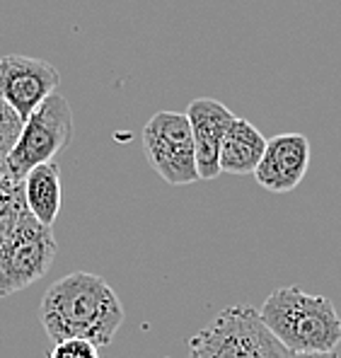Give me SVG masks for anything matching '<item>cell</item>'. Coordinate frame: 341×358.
Listing matches in <instances>:
<instances>
[{"instance_id": "1", "label": "cell", "mask_w": 341, "mask_h": 358, "mask_svg": "<svg viewBox=\"0 0 341 358\" xmlns=\"http://www.w3.org/2000/svg\"><path fill=\"white\" fill-rule=\"evenodd\" d=\"M39 317L54 344L85 339L99 349L112 344L124 324V305L102 276L73 271L46 288Z\"/></svg>"}, {"instance_id": "2", "label": "cell", "mask_w": 341, "mask_h": 358, "mask_svg": "<svg viewBox=\"0 0 341 358\" xmlns=\"http://www.w3.org/2000/svg\"><path fill=\"white\" fill-rule=\"evenodd\" d=\"M261 322L293 356L334 354L341 344V317L327 296H312L300 286L269 293L259 310Z\"/></svg>"}, {"instance_id": "3", "label": "cell", "mask_w": 341, "mask_h": 358, "mask_svg": "<svg viewBox=\"0 0 341 358\" xmlns=\"http://www.w3.org/2000/svg\"><path fill=\"white\" fill-rule=\"evenodd\" d=\"M189 358H293L249 305H230L189 339Z\"/></svg>"}, {"instance_id": "4", "label": "cell", "mask_w": 341, "mask_h": 358, "mask_svg": "<svg viewBox=\"0 0 341 358\" xmlns=\"http://www.w3.org/2000/svg\"><path fill=\"white\" fill-rule=\"evenodd\" d=\"M73 138V109L63 94L54 92L24 121L3 167L15 179H24L34 167L54 162Z\"/></svg>"}, {"instance_id": "5", "label": "cell", "mask_w": 341, "mask_h": 358, "mask_svg": "<svg viewBox=\"0 0 341 358\" xmlns=\"http://www.w3.org/2000/svg\"><path fill=\"white\" fill-rule=\"evenodd\" d=\"M56 238L31 213L20 220L8 240L0 245V298L29 288L51 268L56 259Z\"/></svg>"}, {"instance_id": "6", "label": "cell", "mask_w": 341, "mask_h": 358, "mask_svg": "<svg viewBox=\"0 0 341 358\" xmlns=\"http://www.w3.org/2000/svg\"><path fill=\"white\" fill-rule=\"evenodd\" d=\"M143 150L150 167L172 187H187V184L201 182L187 114H153L143 129Z\"/></svg>"}, {"instance_id": "7", "label": "cell", "mask_w": 341, "mask_h": 358, "mask_svg": "<svg viewBox=\"0 0 341 358\" xmlns=\"http://www.w3.org/2000/svg\"><path fill=\"white\" fill-rule=\"evenodd\" d=\"M61 85V73L44 59L8 54L0 59V99L27 121Z\"/></svg>"}, {"instance_id": "8", "label": "cell", "mask_w": 341, "mask_h": 358, "mask_svg": "<svg viewBox=\"0 0 341 358\" xmlns=\"http://www.w3.org/2000/svg\"><path fill=\"white\" fill-rule=\"evenodd\" d=\"M310 157L312 148L307 136L279 134L274 138H266L264 155L254 170L256 184L274 194L293 192L305 179Z\"/></svg>"}, {"instance_id": "9", "label": "cell", "mask_w": 341, "mask_h": 358, "mask_svg": "<svg viewBox=\"0 0 341 358\" xmlns=\"http://www.w3.org/2000/svg\"><path fill=\"white\" fill-rule=\"evenodd\" d=\"M187 119L194 136L198 179H203V182L216 179L220 175V145H223V138L228 134L230 124L235 121V114L223 102H218V99L198 97L194 102H189Z\"/></svg>"}, {"instance_id": "10", "label": "cell", "mask_w": 341, "mask_h": 358, "mask_svg": "<svg viewBox=\"0 0 341 358\" xmlns=\"http://www.w3.org/2000/svg\"><path fill=\"white\" fill-rule=\"evenodd\" d=\"M266 148V138L252 121L235 117L220 145L218 165L225 175H254Z\"/></svg>"}, {"instance_id": "11", "label": "cell", "mask_w": 341, "mask_h": 358, "mask_svg": "<svg viewBox=\"0 0 341 358\" xmlns=\"http://www.w3.org/2000/svg\"><path fill=\"white\" fill-rule=\"evenodd\" d=\"M22 184L29 213L41 225L51 228L61 210V167L56 162H46V165L34 167L22 179Z\"/></svg>"}, {"instance_id": "12", "label": "cell", "mask_w": 341, "mask_h": 358, "mask_svg": "<svg viewBox=\"0 0 341 358\" xmlns=\"http://www.w3.org/2000/svg\"><path fill=\"white\" fill-rule=\"evenodd\" d=\"M29 213L24 201V184L22 179L8 175L0 165V245L13 235V230L20 225V220Z\"/></svg>"}, {"instance_id": "13", "label": "cell", "mask_w": 341, "mask_h": 358, "mask_svg": "<svg viewBox=\"0 0 341 358\" xmlns=\"http://www.w3.org/2000/svg\"><path fill=\"white\" fill-rule=\"evenodd\" d=\"M20 129H22V121H20L17 114L0 99V165L5 162L8 152L13 150L15 141H17V136H20Z\"/></svg>"}, {"instance_id": "14", "label": "cell", "mask_w": 341, "mask_h": 358, "mask_svg": "<svg viewBox=\"0 0 341 358\" xmlns=\"http://www.w3.org/2000/svg\"><path fill=\"white\" fill-rule=\"evenodd\" d=\"M49 358H99V349L85 339H66L54 344Z\"/></svg>"}, {"instance_id": "15", "label": "cell", "mask_w": 341, "mask_h": 358, "mask_svg": "<svg viewBox=\"0 0 341 358\" xmlns=\"http://www.w3.org/2000/svg\"><path fill=\"white\" fill-rule=\"evenodd\" d=\"M293 358H339L337 354H305V356H293Z\"/></svg>"}]
</instances>
